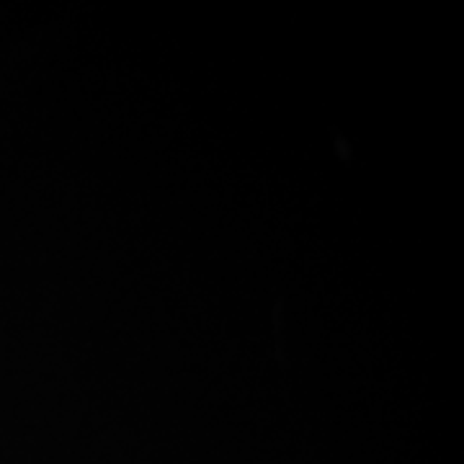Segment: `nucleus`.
Listing matches in <instances>:
<instances>
[]
</instances>
